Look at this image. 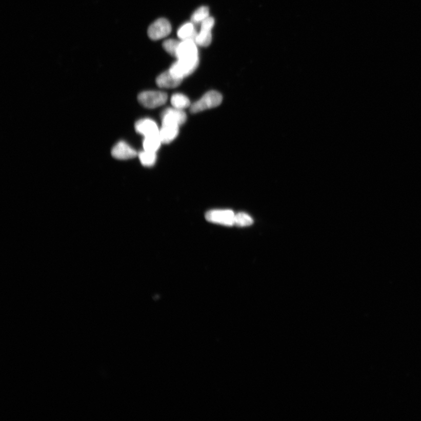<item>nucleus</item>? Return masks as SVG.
Instances as JSON below:
<instances>
[{"instance_id":"f257e3e1","label":"nucleus","mask_w":421,"mask_h":421,"mask_svg":"<svg viewBox=\"0 0 421 421\" xmlns=\"http://www.w3.org/2000/svg\"><path fill=\"white\" fill-rule=\"evenodd\" d=\"M222 102V94L216 91H208L198 101L191 104L190 110L192 113H198V112L218 107Z\"/></svg>"},{"instance_id":"f03ea898","label":"nucleus","mask_w":421,"mask_h":421,"mask_svg":"<svg viewBox=\"0 0 421 421\" xmlns=\"http://www.w3.org/2000/svg\"><path fill=\"white\" fill-rule=\"evenodd\" d=\"M168 98V95L162 91H147L140 93L137 99L144 107L155 108L164 105Z\"/></svg>"},{"instance_id":"7ed1b4c3","label":"nucleus","mask_w":421,"mask_h":421,"mask_svg":"<svg viewBox=\"0 0 421 421\" xmlns=\"http://www.w3.org/2000/svg\"><path fill=\"white\" fill-rule=\"evenodd\" d=\"M234 212L229 210H214L208 211L206 218L212 223L232 226L234 225Z\"/></svg>"},{"instance_id":"20e7f679","label":"nucleus","mask_w":421,"mask_h":421,"mask_svg":"<svg viewBox=\"0 0 421 421\" xmlns=\"http://www.w3.org/2000/svg\"><path fill=\"white\" fill-rule=\"evenodd\" d=\"M197 44L193 39L183 40L177 50V58L179 60L189 61H198Z\"/></svg>"},{"instance_id":"39448f33","label":"nucleus","mask_w":421,"mask_h":421,"mask_svg":"<svg viewBox=\"0 0 421 421\" xmlns=\"http://www.w3.org/2000/svg\"><path fill=\"white\" fill-rule=\"evenodd\" d=\"M199 64V60L189 61L178 59L170 67V72L177 78L183 79L192 74Z\"/></svg>"},{"instance_id":"423d86ee","label":"nucleus","mask_w":421,"mask_h":421,"mask_svg":"<svg viewBox=\"0 0 421 421\" xmlns=\"http://www.w3.org/2000/svg\"><path fill=\"white\" fill-rule=\"evenodd\" d=\"M172 31V26L168 20L160 18L155 21L148 31L149 38L154 41L159 40L168 36Z\"/></svg>"},{"instance_id":"0eeeda50","label":"nucleus","mask_w":421,"mask_h":421,"mask_svg":"<svg viewBox=\"0 0 421 421\" xmlns=\"http://www.w3.org/2000/svg\"><path fill=\"white\" fill-rule=\"evenodd\" d=\"M162 125H171L180 127L187 120L186 112L183 110L176 108H169L163 111L162 115Z\"/></svg>"},{"instance_id":"6e6552de","label":"nucleus","mask_w":421,"mask_h":421,"mask_svg":"<svg viewBox=\"0 0 421 421\" xmlns=\"http://www.w3.org/2000/svg\"><path fill=\"white\" fill-rule=\"evenodd\" d=\"M112 156L119 160H128L135 157L137 152L126 142L120 141L116 144L111 151Z\"/></svg>"},{"instance_id":"1a4fd4ad","label":"nucleus","mask_w":421,"mask_h":421,"mask_svg":"<svg viewBox=\"0 0 421 421\" xmlns=\"http://www.w3.org/2000/svg\"><path fill=\"white\" fill-rule=\"evenodd\" d=\"M135 130L144 137L159 135L160 129L153 120L149 118L142 119L135 124Z\"/></svg>"},{"instance_id":"9d476101","label":"nucleus","mask_w":421,"mask_h":421,"mask_svg":"<svg viewBox=\"0 0 421 421\" xmlns=\"http://www.w3.org/2000/svg\"><path fill=\"white\" fill-rule=\"evenodd\" d=\"M156 82L157 85L161 88L173 89L181 84L183 79L174 76L169 70L160 74L157 77Z\"/></svg>"},{"instance_id":"9b49d317","label":"nucleus","mask_w":421,"mask_h":421,"mask_svg":"<svg viewBox=\"0 0 421 421\" xmlns=\"http://www.w3.org/2000/svg\"><path fill=\"white\" fill-rule=\"evenodd\" d=\"M179 133V127L171 125H162L159 136L162 144H168L176 138Z\"/></svg>"},{"instance_id":"f8f14e48","label":"nucleus","mask_w":421,"mask_h":421,"mask_svg":"<svg viewBox=\"0 0 421 421\" xmlns=\"http://www.w3.org/2000/svg\"><path fill=\"white\" fill-rule=\"evenodd\" d=\"M197 34V32H196L193 23H187L183 25L177 32V36L182 41L193 39L195 41V36Z\"/></svg>"},{"instance_id":"ddd939ff","label":"nucleus","mask_w":421,"mask_h":421,"mask_svg":"<svg viewBox=\"0 0 421 421\" xmlns=\"http://www.w3.org/2000/svg\"><path fill=\"white\" fill-rule=\"evenodd\" d=\"M162 144L159 135L145 137L143 143L144 151L156 153Z\"/></svg>"},{"instance_id":"4468645a","label":"nucleus","mask_w":421,"mask_h":421,"mask_svg":"<svg viewBox=\"0 0 421 421\" xmlns=\"http://www.w3.org/2000/svg\"><path fill=\"white\" fill-rule=\"evenodd\" d=\"M170 102L173 107L179 110H183L186 108L190 107L191 105L189 98L181 93L173 94L171 97Z\"/></svg>"},{"instance_id":"2eb2a0df","label":"nucleus","mask_w":421,"mask_h":421,"mask_svg":"<svg viewBox=\"0 0 421 421\" xmlns=\"http://www.w3.org/2000/svg\"><path fill=\"white\" fill-rule=\"evenodd\" d=\"M212 41L211 31L201 29L195 36V43L200 47H207Z\"/></svg>"},{"instance_id":"dca6fc26","label":"nucleus","mask_w":421,"mask_h":421,"mask_svg":"<svg viewBox=\"0 0 421 421\" xmlns=\"http://www.w3.org/2000/svg\"><path fill=\"white\" fill-rule=\"evenodd\" d=\"M209 8L206 6H203L198 8L192 16H191V23L194 24H201L204 20L210 16Z\"/></svg>"},{"instance_id":"f3484780","label":"nucleus","mask_w":421,"mask_h":421,"mask_svg":"<svg viewBox=\"0 0 421 421\" xmlns=\"http://www.w3.org/2000/svg\"><path fill=\"white\" fill-rule=\"evenodd\" d=\"M142 165L145 167H152L155 165L157 160L156 153L144 151L138 154Z\"/></svg>"},{"instance_id":"a211bd4d","label":"nucleus","mask_w":421,"mask_h":421,"mask_svg":"<svg viewBox=\"0 0 421 421\" xmlns=\"http://www.w3.org/2000/svg\"><path fill=\"white\" fill-rule=\"evenodd\" d=\"M181 42L175 39H168L163 44V47L165 51L174 57H177V50L180 45Z\"/></svg>"},{"instance_id":"6ab92c4d","label":"nucleus","mask_w":421,"mask_h":421,"mask_svg":"<svg viewBox=\"0 0 421 421\" xmlns=\"http://www.w3.org/2000/svg\"><path fill=\"white\" fill-rule=\"evenodd\" d=\"M234 225L239 227H247L251 226L253 223L252 218L247 214L244 212L235 214Z\"/></svg>"},{"instance_id":"aec40b11","label":"nucleus","mask_w":421,"mask_h":421,"mask_svg":"<svg viewBox=\"0 0 421 421\" xmlns=\"http://www.w3.org/2000/svg\"><path fill=\"white\" fill-rule=\"evenodd\" d=\"M214 24L215 20L214 18L211 17V16H208L207 18L204 20L201 23V29L211 31L212 28H213L214 26Z\"/></svg>"}]
</instances>
